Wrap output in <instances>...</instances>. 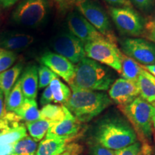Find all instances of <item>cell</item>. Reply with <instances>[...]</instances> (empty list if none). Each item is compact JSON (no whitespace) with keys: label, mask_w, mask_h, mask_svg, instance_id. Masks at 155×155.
I'll use <instances>...</instances> for the list:
<instances>
[{"label":"cell","mask_w":155,"mask_h":155,"mask_svg":"<svg viewBox=\"0 0 155 155\" xmlns=\"http://www.w3.org/2000/svg\"><path fill=\"white\" fill-rule=\"evenodd\" d=\"M93 138L94 143L113 151L121 150L138 141L129 120L118 114L103 118L95 129Z\"/></svg>","instance_id":"obj_1"},{"label":"cell","mask_w":155,"mask_h":155,"mask_svg":"<svg viewBox=\"0 0 155 155\" xmlns=\"http://www.w3.org/2000/svg\"><path fill=\"white\" fill-rule=\"evenodd\" d=\"M71 96L64 106L81 123L91 121L112 103L104 92L75 88H71Z\"/></svg>","instance_id":"obj_2"},{"label":"cell","mask_w":155,"mask_h":155,"mask_svg":"<svg viewBox=\"0 0 155 155\" xmlns=\"http://www.w3.org/2000/svg\"><path fill=\"white\" fill-rule=\"evenodd\" d=\"M114 82V76L109 70L86 57L75 65L74 76L69 85L71 88L105 91Z\"/></svg>","instance_id":"obj_3"},{"label":"cell","mask_w":155,"mask_h":155,"mask_svg":"<svg viewBox=\"0 0 155 155\" xmlns=\"http://www.w3.org/2000/svg\"><path fill=\"white\" fill-rule=\"evenodd\" d=\"M120 108L139 138L147 144L152 142L154 106L139 96L129 105Z\"/></svg>","instance_id":"obj_4"},{"label":"cell","mask_w":155,"mask_h":155,"mask_svg":"<svg viewBox=\"0 0 155 155\" xmlns=\"http://www.w3.org/2000/svg\"><path fill=\"white\" fill-rule=\"evenodd\" d=\"M77 9L81 15L109 42L116 45V38L107 14L93 0H77Z\"/></svg>","instance_id":"obj_5"},{"label":"cell","mask_w":155,"mask_h":155,"mask_svg":"<svg viewBox=\"0 0 155 155\" xmlns=\"http://www.w3.org/2000/svg\"><path fill=\"white\" fill-rule=\"evenodd\" d=\"M110 15L116 28L122 34L139 36L144 32V19L131 7H111Z\"/></svg>","instance_id":"obj_6"},{"label":"cell","mask_w":155,"mask_h":155,"mask_svg":"<svg viewBox=\"0 0 155 155\" xmlns=\"http://www.w3.org/2000/svg\"><path fill=\"white\" fill-rule=\"evenodd\" d=\"M84 48L87 58L111 67L121 73V52L116 45L107 40H102L88 42L85 45Z\"/></svg>","instance_id":"obj_7"},{"label":"cell","mask_w":155,"mask_h":155,"mask_svg":"<svg viewBox=\"0 0 155 155\" xmlns=\"http://www.w3.org/2000/svg\"><path fill=\"white\" fill-rule=\"evenodd\" d=\"M47 0H22L12 13L17 24L38 26L47 15Z\"/></svg>","instance_id":"obj_8"},{"label":"cell","mask_w":155,"mask_h":155,"mask_svg":"<svg viewBox=\"0 0 155 155\" xmlns=\"http://www.w3.org/2000/svg\"><path fill=\"white\" fill-rule=\"evenodd\" d=\"M122 53L144 65H155V45L141 38H127L121 42Z\"/></svg>","instance_id":"obj_9"},{"label":"cell","mask_w":155,"mask_h":155,"mask_svg":"<svg viewBox=\"0 0 155 155\" xmlns=\"http://www.w3.org/2000/svg\"><path fill=\"white\" fill-rule=\"evenodd\" d=\"M85 45L72 33H62L55 38L53 48L59 54L73 64H77L86 58Z\"/></svg>","instance_id":"obj_10"},{"label":"cell","mask_w":155,"mask_h":155,"mask_svg":"<svg viewBox=\"0 0 155 155\" xmlns=\"http://www.w3.org/2000/svg\"><path fill=\"white\" fill-rule=\"evenodd\" d=\"M67 23L71 33L84 45L97 40H107L83 15L76 12H73L68 15Z\"/></svg>","instance_id":"obj_11"},{"label":"cell","mask_w":155,"mask_h":155,"mask_svg":"<svg viewBox=\"0 0 155 155\" xmlns=\"http://www.w3.org/2000/svg\"><path fill=\"white\" fill-rule=\"evenodd\" d=\"M110 98L119 107L129 105L139 97L137 82L119 78L114 81L108 91Z\"/></svg>","instance_id":"obj_12"},{"label":"cell","mask_w":155,"mask_h":155,"mask_svg":"<svg viewBox=\"0 0 155 155\" xmlns=\"http://www.w3.org/2000/svg\"><path fill=\"white\" fill-rule=\"evenodd\" d=\"M45 66L68 83L72 81L75 73V65L67 58L56 53L47 52L40 58Z\"/></svg>","instance_id":"obj_13"},{"label":"cell","mask_w":155,"mask_h":155,"mask_svg":"<svg viewBox=\"0 0 155 155\" xmlns=\"http://www.w3.org/2000/svg\"><path fill=\"white\" fill-rule=\"evenodd\" d=\"M81 124L67 109L65 118L52 125L45 137L74 139L80 134Z\"/></svg>","instance_id":"obj_14"},{"label":"cell","mask_w":155,"mask_h":155,"mask_svg":"<svg viewBox=\"0 0 155 155\" xmlns=\"http://www.w3.org/2000/svg\"><path fill=\"white\" fill-rule=\"evenodd\" d=\"M26 136V127L20 122L0 131V155H10L15 143Z\"/></svg>","instance_id":"obj_15"},{"label":"cell","mask_w":155,"mask_h":155,"mask_svg":"<svg viewBox=\"0 0 155 155\" xmlns=\"http://www.w3.org/2000/svg\"><path fill=\"white\" fill-rule=\"evenodd\" d=\"M25 98L36 99L38 87V68L35 65L27 68L19 78Z\"/></svg>","instance_id":"obj_16"},{"label":"cell","mask_w":155,"mask_h":155,"mask_svg":"<svg viewBox=\"0 0 155 155\" xmlns=\"http://www.w3.org/2000/svg\"><path fill=\"white\" fill-rule=\"evenodd\" d=\"M137 86L141 98L155 107V77L143 67L137 81Z\"/></svg>","instance_id":"obj_17"},{"label":"cell","mask_w":155,"mask_h":155,"mask_svg":"<svg viewBox=\"0 0 155 155\" xmlns=\"http://www.w3.org/2000/svg\"><path fill=\"white\" fill-rule=\"evenodd\" d=\"M73 139L47 137L39 143L36 155H60Z\"/></svg>","instance_id":"obj_18"},{"label":"cell","mask_w":155,"mask_h":155,"mask_svg":"<svg viewBox=\"0 0 155 155\" xmlns=\"http://www.w3.org/2000/svg\"><path fill=\"white\" fill-rule=\"evenodd\" d=\"M34 41V38L27 34H8L0 38V49L12 51L28 48Z\"/></svg>","instance_id":"obj_19"},{"label":"cell","mask_w":155,"mask_h":155,"mask_svg":"<svg viewBox=\"0 0 155 155\" xmlns=\"http://www.w3.org/2000/svg\"><path fill=\"white\" fill-rule=\"evenodd\" d=\"M22 70V65L17 64L14 67L0 73V90L3 93L5 101L8 98L9 93L18 81Z\"/></svg>","instance_id":"obj_20"},{"label":"cell","mask_w":155,"mask_h":155,"mask_svg":"<svg viewBox=\"0 0 155 155\" xmlns=\"http://www.w3.org/2000/svg\"><path fill=\"white\" fill-rule=\"evenodd\" d=\"M120 58H121V74L122 78L137 83L142 67L141 66L140 64L124 55L122 52L120 55Z\"/></svg>","instance_id":"obj_21"},{"label":"cell","mask_w":155,"mask_h":155,"mask_svg":"<svg viewBox=\"0 0 155 155\" xmlns=\"http://www.w3.org/2000/svg\"><path fill=\"white\" fill-rule=\"evenodd\" d=\"M15 114L25 121V124L35 121L40 119V111L38 109L36 101L34 99L25 98L22 105Z\"/></svg>","instance_id":"obj_22"},{"label":"cell","mask_w":155,"mask_h":155,"mask_svg":"<svg viewBox=\"0 0 155 155\" xmlns=\"http://www.w3.org/2000/svg\"><path fill=\"white\" fill-rule=\"evenodd\" d=\"M49 87L53 97V102L55 104H65L71 96V90L66 84L62 82L55 76L50 82Z\"/></svg>","instance_id":"obj_23"},{"label":"cell","mask_w":155,"mask_h":155,"mask_svg":"<svg viewBox=\"0 0 155 155\" xmlns=\"http://www.w3.org/2000/svg\"><path fill=\"white\" fill-rule=\"evenodd\" d=\"M40 119L50 121L53 124L61 121L65 118L67 108L64 105L47 104L40 110Z\"/></svg>","instance_id":"obj_24"},{"label":"cell","mask_w":155,"mask_h":155,"mask_svg":"<svg viewBox=\"0 0 155 155\" xmlns=\"http://www.w3.org/2000/svg\"><path fill=\"white\" fill-rule=\"evenodd\" d=\"M24 101L25 97L22 91L20 80L19 78L9 93L8 98L5 101L6 110L7 112L15 113L22 105Z\"/></svg>","instance_id":"obj_25"},{"label":"cell","mask_w":155,"mask_h":155,"mask_svg":"<svg viewBox=\"0 0 155 155\" xmlns=\"http://www.w3.org/2000/svg\"><path fill=\"white\" fill-rule=\"evenodd\" d=\"M38 147V141L28 135L15 143L10 155H36Z\"/></svg>","instance_id":"obj_26"},{"label":"cell","mask_w":155,"mask_h":155,"mask_svg":"<svg viewBox=\"0 0 155 155\" xmlns=\"http://www.w3.org/2000/svg\"><path fill=\"white\" fill-rule=\"evenodd\" d=\"M25 124L30 137L38 142L43 139L53 124L46 120L40 119L35 121L26 123Z\"/></svg>","instance_id":"obj_27"},{"label":"cell","mask_w":155,"mask_h":155,"mask_svg":"<svg viewBox=\"0 0 155 155\" xmlns=\"http://www.w3.org/2000/svg\"><path fill=\"white\" fill-rule=\"evenodd\" d=\"M21 118L16 114L7 112L6 110L5 96L0 90V131L10 127L13 124L19 122Z\"/></svg>","instance_id":"obj_28"},{"label":"cell","mask_w":155,"mask_h":155,"mask_svg":"<svg viewBox=\"0 0 155 155\" xmlns=\"http://www.w3.org/2000/svg\"><path fill=\"white\" fill-rule=\"evenodd\" d=\"M57 76L53 71L48 67L42 65L38 68V87L39 88H44L50 85L52 80Z\"/></svg>","instance_id":"obj_29"},{"label":"cell","mask_w":155,"mask_h":155,"mask_svg":"<svg viewBox=\"0 0 155 155\" xmlns=\"http://www.w3.org/2000/svg\"><path fill=\"white\" fill-rule=\"evenodd\" d=\"M16 54L12 51L0 49V73L8 70L16 61Z\"/></svg>","instance_id":"obj_30"},{"label":"cell","mask_w":155,"mask_h":155,"mask_svg":"<svg viewBox=\"0 0 155 155\" xmlns=\"http://www.w3.org/2000/svg\"><path fill=\"white\" fill-rule=\"evenodd\" d=\"M142 153V147L139 141L121 150L114 151L115 155H141Z\"/></svg>","instance_id":"obj_31"},{"label":"cell","mask_w":155,"mask_h":155,"mask_svg":"<svg viewBox=\"0 0 155 155\" xmlns=\"http://www.w3.org/2000/svg\"><path fill=\"white\" fill-rule=\"evenodd\" d=\"M83 147L78 143H69L65 150L60 155H81Z\"/></svg>","instance_id":"obj_32"},{"label":"cell","mask_w":155,"mask_h":155,"mask_svg":"<svg viewBox=\"0 0 155 155\" xmlns=\"http://www.w3.org/2000/svg\"><path fill=\"white\" fill-rule=\"evenodd\" d=\"M91 155H115L114 151L94 143L91 147Z\"/></svg>","instance_id":"obj_33"},{"label":"cell","mask_w":155,"mask_h":155,"mask_svg":"<svg viewBox=\"0 0 155 155\" xmlns=\"http://www.w3.org/2000/svg\"><path fill=\"white\" fill-rule=\"evenodd\" d=\"M137 8L143 11L150 10L154 5V0H129Z\"/></svg>","instance_id":"obj_34"},{"label":"cell","mask_w":155,"mask_h":155,"mask_svg":"<svg viewBox=\"0 0 155 155\" xmlns=\"http://www.w3.org/2000/svg\"><path fill=\"white\" fill-rule=\"evenodd\" d=\"M51 102H53V97L51 90L48 86L45 88L44 91L42 93L41 98H40V104L43 106L47 104H50Z\"/></svg>","instance_id":"obj_35"},{"label":"cell","mask_w":155,"mask_h":155,"mask_svg":"<svg viewBox=\"0 0 155 155\" xmlns=\"http://www.w3.org/2000/svg\"><path fill=\"white\" fill-rule=\"evenodd\" d=\"M144 32L146 36L151 41L155 42V22L154 21H150L145 25Z\"/></svg>","instance_id":"obj_36"},{"label":"cell","mask_w":155,"mask_h":155,"mask_svg":"<svg viewBox=\"0 0 155 155\" xmlns=\"http://www.w3.org/2000/svg\"><path fill=\"white\" fill-rule=\"evenodd\" d=\"M52 3L54 4L58 9L61 10H65L69 8L73 4L76 3L77 0H49Z\"/></svg>","instance_id":"obj_37"},{"label":"cell","mask_w":155,"mask_h":155,"mask_svg":"<svg viewBox=\"0 0 155 155\" xmlns=\"http://www.w3.org/2000/svg\"><path fill=\"white\" fill-rule=\"evenodd\" d=\"M110 5L116 6V7H131L129 0H104Z\"/></svg>","instance_id":"obj_38"},{"label":"cell","mask_w":155,"mask_h":155,"mask_svg":"<svg viewBox=\"0 0 155 155\" xmlns=\"http://www.w3.org/2000/svg\"><path fill=\"white\" fill-rule=\"evenodd\" d=\"M19 0H0V8L7 9L14 5L15 3L19 2Z\"/></svg>","instance_id":"obj_39"},{"label":"cell","mask_w":155,"mask_h":155,"mask_svg":"<svg viewBox=\"0 0 155 155\" xmlns=\"http://www.w3.org/2000/svg\"><path fill=\"white\" fill-rule=\"evenodd\" d=\"M141 66L145 70H147V71H149L151 74L154 75L155 77V65H141Z\"/></svg>","instance_id":"obj_40"},{"label":"cell","mask_w":155,"mask_h":155,"mask_svg":"<svg viewBox=\"0 0 155 155\" xmlns=\"http://www.w3.org/2000/svg\"><path fill=\"white\" fill-rule=\"evenodd\" d=\"M153 127H154L155 129V115L154 116V118H153Z\"/></svg>","instance_id":"obj_41"},{"label":"cell","mask_w":155,"mask_h":155,"mask_svg":"<svg viewBox=\"0 0 155 155\" xmlns=\"http://www.w3.org/2000/svg\"><path fill=\"white\" fill-rule=\"evenodd\" d=\"M154 22H155V19H154Z\"/></svg>","instance_id":"obj_42"},{"label":"cell","mask_w":155,"mask_h":155,"mask_svg":"<svg viewBox=\"0 0 155 155\" xmlns=\"http://www.w3.org/2000/svg\"><path fill=\"white\" fill-rule=\"evenodd\" d=\"M143 155H144V154H143Z\"/></svg>","instance_id":"obj_43"}]
</instances>
